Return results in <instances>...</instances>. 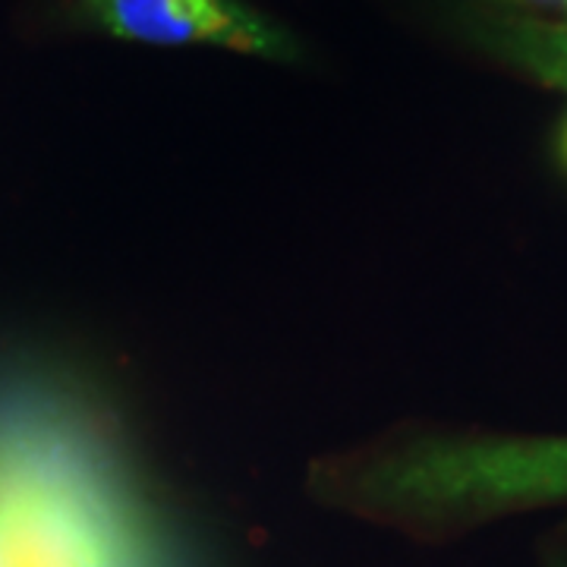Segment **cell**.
<instances>
[{
    "instance_id": "1",
    "label": "cell",
    "mask_w": 567,
    "mask_h": 567,
    "mask_svg": "<svg viewBox=\"0 0 567 567\" xmlns=\"http://www.w3.org/2000/svg\"><path fill=\"white\" fill-rule=\"evenodd\" d=\"M382 505L413 511H495L567 498V439L429 442L369 470Z\"/></svg>"
},
{
    "instance_id": "3",
    "label": "cell",
    "mask_w": 567,
    "mask_h": 567,
    "mask_svg": "<svg viewBox=\"0 0 567 567\" xmlns=\"http://www.w3.org/2000/svg\"><path fill=\"white\" fill-rule=\"evenodd\" d=\"M89 20L111 35L145 44H221L287 58L290 41L237 0H85Z\"/></svg>"
},
{
    "instance_id": "5",
    "label": "cell",
    "mask_w": 567,
    "mask_h": 567,
    "mask_svg": "<svg viewBox=\"0 0 567 567\" xmlns=\"http://www.w3.org/2000/svg\"><path fill=\"white\" fill-rule=\"evenodd\" d=\"M536 3H558V7H565L567 10V0H536Z\"/></svg>"
},
{
    "instance_id": "4",
    "label": "cell",
    "mask_w": 567,
    "mask_h": 567,
    "mask_svg": "<svg viewBox=\"0 0 567 567\" xmlns=\"http://www.w3.org/2000/svg\"><path fill=\"white\" fill-rule=\"evenodd\" d=\"M546 61H543V66H555V70H561L567 76V35H561V32H555L551 39L543 41V51H539ZM561 158H565L567 164V130H565V140H561Z\"/></svg>"
},
{
    "instance_id": "2",
    "label": "cell",
    "mask_w": 567,
    "mask_h": 567,
    "mask_svg": "<svg viewBox=\"0 0 567 567\" xmlns=\"http://www.w3.org/2000/svg\"><path fill=\"white\" fill-rule=\"evenodd\" d=\"M0 567H123V551L82 486L13 454L0 457Z\"/></svg>"
}]
</instances>
